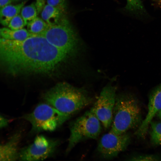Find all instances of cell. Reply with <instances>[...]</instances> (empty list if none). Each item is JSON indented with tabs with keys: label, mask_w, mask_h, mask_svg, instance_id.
I'll return each instance as SVG.
<instances>
[{
	"label": "cell",
	"mask_w": 161,
	"mask_h": 161,
	"mask_svg": "<svg viewBox=\"0 0 161 161\" xmlns=\"http://www.w3.org/2000/svg\"><path fill=\"white\" fill-rule=\"evenodd\" d=\"M68 55L41 35L22 41L0 39L1 63L13 75L49 73Z\"/></svg>",
	"instance_id": "cell-1"
},
{
	"label": "cell",
	"mask_w": 161,
	"mask_h": 161,
	"mask_svg": "<svg viewBox=\"0 0 161 161\" xmlns=\"http://www.w3.org/2000/svg\"><path fill=\"white\" fill-rule=\"evenodd\" d=\"M49 104L69 116L86 107L92 99L83 89L66 82L59 83L44 95Z\"/></svg>",
	"instance_id": "cell-2"
},
{
	"label": "cell",
	"mask_w": 161,
	"mask_h": 161,
	"mask_svg": "<svg viewBox=\"0 0 161 161\" xmlns=\"http://www.w3.org/2000/svg\"><path fill=\"white\" fill-rule=\"evenodd\" d=\"M141 108L136 97L125 93L117 96L111 130L118 134L140 125L141 120Z\"/></svg>",
	"instance_id": "cell-3"
},
{
	"label": "cell",
	"mask_w": 161,
	"mask_h": 161,
	"mask_svg": "<svg viewBox=\"0 0 161 161\" xmlns=\"http://www.w3.org/2000/svg\"><path fill=\"white\" fill-rule=\"evenodd\" d=\"M52 45L68 55L77 54L79 50V40L76 32L64 16L57 24L49 25L41 35Z\"/></svg>",
	"instance_id": "cell-4"
},
{
	"label": "cell",
	"mask_w": 161,
	"mask_h": 161,
	"mask_svg": "<svg viewBox=\"0 0 161 161\" xmlns=\"http://www.w3.org/2000/svg\"><path fill=\"white\" fill-rule=\"evenodd\" d=\"M69 117L50 104L41 103L31 113L23 116V118L31 124L32 131L37 132L53 131Z\"/></svg>",
	"instance_id": "cell-5"
},
{
	"label": "cell",
	"mask_w": 161,
	"mask_h": 161,
	"mask_svg": "<svg viewBox=\"0 0 161 161\" xmlns=\"http://www.w3.org/2000/svg\"><path fill=\"white\" fill-rule=\"evenodd\" d=\"M100 123L90 110L86 111L72 122L69 126L70 134L66 153L69 152L82 141L97 138L101 131Z\"/></svg>",
	"instance_id": "cell-6"
},
{
	"label": "cell",
	"mask_w": 161,
	"mask_h": 161,
	"mask_svg": "<svg viewBox=\"0 0 161 161\" xmlns=\"http://www.w3.org/2000/svg\"><path fill=\"white\" fill-rule=\"evenodd\" d=\"M116 97V88L108 85L103 89L90 110L106 129L112 125Z\"/></svg>",
	"instance_id": "cell-7"
},
{
	"label": "cell",
	"mask_w": 161,
	"mask_h": 161,
	"mask_svg": "<svg viewBox=\"0 0 161 161\" xmlns=\"http://www.w3.org/2000/svg\"><path fill=\"white\" fill-rule=\"evenodd\" d=\"M59 142L40 135L37 136L33 142L19 152L21 160H43L51 156L55 151Z\"/></svg>",
	"instance_id": "cell-8"
},
{
	"label": "cell",
	"mask_w": 161,
	"mask_h": 161,
	"mask_svg": "<svg viewBox=\"0 0 161 161\" xmlns=\"http://www.w3.org/2000/svg\"><path fill=\"white\" fill-rule=\"evenodd\" d=\"M130 140V136L126 133L118 134L110 130L101 138L97 147V151L105 159L113 158L126 149Z\"/></svg>",
	"instance_id": "cell-9"
},
{
	"label": "cell",
	"mask_w": 161,
	"mask_h": 161,
	"mask_svg": "<svg viewBox=\"0 0 161 161\" xmlns=\"http://www.w3.org/2000/svg\"><path fill=\"white\" fill-rule=\"evenodd\" d=\"M161 110V84L154 88L150 93L148 112L135 132L136 135L139 137L145 136L153 118Z\"/></svg>",
	"instance_id": "cell-10"
},
{
	"label": "cell",
	"mask_w": 161,
	"mask_h": 161,
	"mask_svg": "<svg viewBox=\"0 0 161 161\" xmlns=\"http://www.w3.org/2000/svg\"><path fill=\"white\" fill-rule=\"evenodd\" d=\"M21 137L19 132L14 134L5 143L1 145L0 161H14L19 159L18 145Z\"/></svg>",
	"instance_id": "cell-11"
},
{
	"label": "cell",
	"mask_w": 161,
	"mask_h": 161,
	"mask_svg": "<svg viewBox=\"0 0 161 161\" xmlns=\"http://www.w3.org/2000/svg\"><path fill=\"white\" fill-rule=\"evenodd\" d=\"M26 1L16 5L9 4L0 8V23L4 26H8L11 20L19 14Z\"/></svg>",
	"instance_id": "cell-12"
},
{
	"label": "cell",
	"mask_w": 161,
	"mask_h": 161,
	"mask_svg": "<svg viewBox=\"0 0 161 161\" xmlns=\"http://www.w3.org/2000/svg\"><path fill=\"white\" fill-rule=\"evenodd\" d=\"M63 12L50 5L47 4L41 12L42 18L49 25L58 23L64 17Z\"/></svg>",
	"instance_id": "cell-13"
},
{
	"label": "cell",
	"mask_w": 161,
	"mask_h": 161,
	"mask_svg": "<svg viewBox=\"0 0 161 161\" xmlns=\"http://www.w3.org/2000/svg\"><path fill=\"white\" fill-rule=\"evenodd\" d=\"M1 38L10 40L22 41L34 35L30 33L26 29L22 28L18 30H13L4 27L0 30Z\"/></svg>",
	"instance_id": "cell-14"
},
{
	"label": "cell",
	"mask_w": 161,
	"mask_h": 161,
	"mask_svg": "<svg viewBox=\"0 0 161 161\" xmlns=\"http://www.w3.org/2000/svg\"><path fill=\"white\" fill-rule=\"evenodd\" d=\"M27 30L31 34L40 35L47 28L49 25L42 18L37 16L27 25Z\"/></svg>",
	"instance_id": "cell-15"
},
{
	"label": "cell",
	"mask_w": 161,
	"mask_h": 161,
	"mask_svg": "<svg viewBox=\"0 0 161 161\" xmlns=\"http://www.w3.org/2000/svg\"><path fill=\"white\" fill-rule=\"evenodd\" d=\"M38 12L35 3L33 2L23 7L21 11V15L24 21L25 26L34 19L37 16Z\"/></svg>",
	"instance_id": "cell-16"
},
{
	"label": "cell",
	"mask_w": 161,
	"mask_h": 161,
	"mask_svg": "<svg viewBox=\"0 0 161 161\" xmlns=\"http://www.w3.org/2000/svg\"><path fill=\"white\" fill-rule=\"evenodd\" d=\"M150 125L151 142L155 145H161V122L152 121Z\"/></svg>",
	"instance_id": "cell-17"
},
{
	"label": "cell",
	"mask_w": 161,
	"mask_h": 161,
	"mask_svg": "<svg viewBox=\"0 0 161 161\" xmlns=\"http://www.w3.org/2000/svg\"><path fill=\"white\" fill-rule=\"evenodd\" d=\"M126 9L135 15L143 14L146 10L141 0H126Z\"/></svg>",
	"instance_id": "cell-18"
},
{
	"label": "cell",
	"mask_w": 161,
	"mask_h": 161,
	"mask_svg": "<svg viewBox=\"0 0 161 161\" xmlns=\"http://www.w3.org/2000/svg\"><path fill=\"white\" fill-rule=\"evenodd\" d=\"M25 26L24 21L21 14H18L13 18L8 26L13 30H18L23 28Z\"/></svg>",
	"instance_id": "cell-19"
},
{
	"label": "cell",
	"mask_w": 161,
	"mask_h": 161,
	"mask_svg": "<svg viewBox=\"0 0 161 161\" xmlns=\"http://www.w3.org/2000/svg\"><path fill=\"white\" fill-rule=\"evenodd\" d=\"M132 161H159L161 160V157L156 155L143 154L133 156L130 158Z\"/></svg>",
	"instance_id": "cell-20"
},
{
	"label": "cell",
	"mask_w": 161,
	"mask_h": 161,
	"mask_svg": "<svg viewBox=\"0 0 161 161\" xmlns=\"http://www.w3.org/2000/svg\"><path fill=\"white\" fill-rule=\"evenodd\" d=\"M47 4L53 6L64 13L66 9V0H47Z\"/></svg>",
	"instance_id": "cell-21"
},
{
	"label": "cell",
	"mask_w": 161,
	"mask_h": 161,
	"mask_svg": "<svg viewBox=\"0 0 161 161\" xmlns=\"http://www.w3.org/2000/svg\"><path fill=\"white\" fill-rule=\"evenodd\" d=\"M45 0H36L35 5L38 14L41 12L45 5Z\"/></svg>",
	"instance_id": "cell-22"
},
{
	"label": "cell",
	"mask_w": 161,
	"mask_h": 161,
	"mask_svg": "<svg viewBox=\"0 0 161 161\" xmlns=\"http://www.w3.org/2000/svg\"><path fill=\"white\" fill-rule=\"evenodd\" d=\"M8 123V120L3 116H0V128H3L6 126Z\"/></svg>",
	"instance_id": "cell-23"
},
{
	"label": "cell",
	"mask_w": 161,
	"mask_h": 161,
	"mask_svg": "<svg viewBox=\"0 0 161 161\" xmlns=\"http://www.w3.org/2000/svg\"><path fill=\"white\" fill-rule=\"evenodd\" d=\"M12 1V0H0V8L8 4Z\"/></svg>",
	"instance_id": "cell-24"
},
{
	"label": "cell",
	"mask_w": 161,
	"mask_h": 161,
	"mask_svg": "<svg viewBox=\"0 0 161 161\" xmlns=\"http://www.w3.org/2000/svg\"><path fill=\"white\" fill-rule=\"evenodd\" d=\"M157 115L161 119V110L159 111V112L157 114Z\"/></svg>",
	"instance_id": "cell-25"
},
{
	"label": "cell",
	"mask_w": 161,
	"mask_h": 161,
	"mask_svg": "<svg viewBox=\"0 0 161 161\" xmlns=\"http://www.w3.org/2000/svg\"><path fill=\"white\" fill-rule=\"evenodd\" d=\"M159 4H161V0H152Z\"/></svg>",
	"instance_id": "cell-26"
},
{
	"label": "cell",
	"mask_w": 161,
	"mask_h": 161,
	"mask_svg": "<svg viewBox=\"0 0 161 161\" xmlns=\"http://www.w3.org/2000/svg\"><path fill=\"white\" fill-rule=\"evenodd\" d=\"M19 0H12V1H17Z\"/></svg>",
	"instance_id": "cell-27"
}]
</instances>
